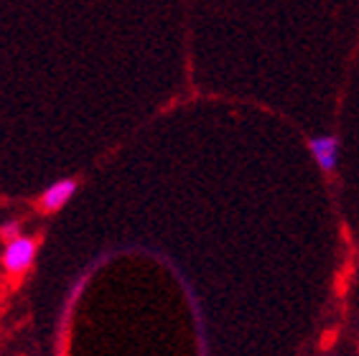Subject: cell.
<instances>
[{"instance_id": "obj_1", "label": "cell", "mask_w": 359, "mask_h": 356, "mask_svg": "<svg viewBox=\"0 0 359 356\" xmlns=\"http://www.w3.org/2000/svg\"><path fill=\"white\" fill-rule=\"evenodd\" d=\"M36 257V242L31 237H15L13 242H8L6 245V252H3V267H6L8 273H26L31 262Z\"/></svg>"}, {"instance_id": "obj_3", "label": "cell", "mask_w": 359, "mask_h": 356, "mask_svg": "<svg viewBox=\"0 0 359 356\" xmlns=\"http://www.w3.org/2000/svg\"><path fill=\"white\" fill-rule=\"evenodd\" d=\"M76 193V181L74 178H64V181H56L54 186H48L41 196L43 212H59L69 204L72 196Z\"/></svg>"}, {"instance_id": "obj_4", "label": "cell", "mask_w": 359, "mask_h": 356, "mask_svg": "<svg viewBox=\"0 0 359 356\" xmlns=\"http://www.w3.org/2000/svg\"><path fill=\"white\" fill-rule=\"evenodd\" d=\"M0 237L6 242H13L15 237H21V226H18V221H6V224L0 226Z\"/></svg>"}, {"instance_id": "obj_2", "label": "cell", "mask_w": 359, "mask_h": 356, "mask_svg": "<svg viewBox=\"0 0 359 356\" xmlns=\"http://www.w3.org/2000/svg\"><path fill=\"white\" fill-rule=\"evenodd\" d=\"M309 148L313 153V160L324 173H332L339 163V140L334 135H313L309 140Z\"/></svg>"}]
</instances>
